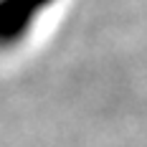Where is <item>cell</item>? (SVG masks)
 <instances>
[{
    "label": "cell",
    "instance_id": "1",
    "mask_svg": "<svg viewBox=\"0 0 147 147\" xmlns=\"http://www.w3.org/2000/svg\"><path fill=\"white\" fill-rule=\"evenodd\" d=\"M53 0H0V46H13L28 36Z\"/></svg>",
    "mask_w": 147,
    "mask_h": 147
}]
</instances>
